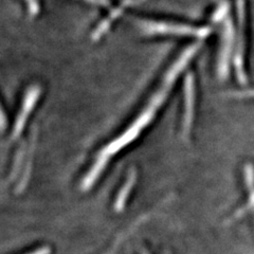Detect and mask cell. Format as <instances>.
<instances>
[{
    "mask_svg": "<svg viewBox=\"0 0 254 254\" xmlns=\"http://www.w3.org/2000/svg\"><path fill=\"white\" fill-rule=\"evenodd\" d=\"M142 1H145V0H133V1H132V4H138V3L142 2Z\"/></svg>",
    "mask_w": 254,
    "mask_h": 254,
    "instance_id": "9a60e30c",
    "label": "cell"
},
{
    "mask_svg": "<svg viewBox=\"0 0 254 254\" xmlns=\"http://www.w3.org/2000/svg\"><path fill=\"white\" fill-rule=\"evenodd\" d=\"M234 42V26L231 18H227L224 26L222 43L218 61V76L220 79H226L229 73V62L231 57L232 47Z\"/></svg>",
    "mask_w": 254,
    "mask_h": 254,
    "instance_id": "277c9868",
    "label": "cell"
},
{
    "mask_svg": "<svg viewBox=\"0 0 254 254\" xmlns=\"http://www.w3.org/2000/svg\"><path fill=\"white\" fill-rule=\"evenodd\" d=\"M237 16H238V33H237V46L234 58V66L236 70V75L238 82L241 84L247 83V75L244 69L245 59V26H246V6L245 0H236Z\"/></svg>",
    "mask_w": 254,
    "mask_h": 254,
    "instance_id": "3957f363",
    "label": "cell"
},
{
    "mask_svg": "<svg viewBox=\"0 0 254 254\" xmlns=\"http://www.w3.org/2000/svg\"><path fill=\"white\" fill-rule=\"evenodd\" d=\"M136 181H137V172L134 170H131L128 174V177H127L126 182L124 184L120 192H119L117 199L115 201V210L117 212H120L124 209L127 198H128L132 190V187L134 186V184H136Z\"/></svg>",
    "mask_w": 254,
    "mask_h": 254,
    "instance_id": "ba28073f",
    "label": "cell"
},
{
    "mask_svg": "<svg viewBox=\"0 0 254 254\" xmlns=\"http://www.w3.org/2000/svg\"><path fill=\"white\" fill-rule=\"evenodd\" d=\"M39 95H41V88L37 86H33L27 91L25 99H23L22 106L20 109V113L17 116V119H16V122L13 128V138L16 139L19 134L21 133L23 127H25L28 118L31 114L32 109L34 108L36 105V103L38 101Z\"/></svg>",
    "mask_w": 254,
    "mask_h": 254,
    "instance_id": "5b68a950",
    "label": "cell"
},
{
    "mask_svg": "<svg viewBox=\"0 0 254 254\" xmlns=\"http://www.w3.org/2000/svg\"><path fill=\"white\" fill-rule=\"evenodd\" d=\"M228 10H229V5L227 2H222L221 5L216 10L215 14L213 16L214 21H219L220 19H222L224 17H226L228 14Z\"/></svg>",
    "mask_w": 254,
    "mask_h": 254,
    "instance_id": "9c48e42d",
    "label": "cell"
},
{
    "mask_svg": "<svg viewBox=\"0 0 254 254\" xmlns=\"http://www.w3.org/2000/svg\"><path fill=\"white\" fill-rule=\"evenodd\" d=\"M244 174H245L246 185H247V187H248V192H249L248 203H247V205H244L242 209L235 212L233 214V216L230 218V221L240 218L241 216L244 215L246 211H248L250 209L253 211V214H254V168L251 163H248L245 165Z\"/></svg>",
    "mask_w": 254,
    "mask_h": 254,
    "instance_id": "52a82bcc",
    "label": "cell"
},
{
    "mask_svg": "<svg viewBox=\"0 0 254 254\" xmlns=\"http://www.w3.org/2000/svg\"><path fill=\"white\" fill-rule=\"evenodd\" d=\"M143 254H147V253H143Z\"/></svg>",
    "mask_w": 254,
    "mask_h": 254,
    "instance_id": "2e32d148",
    "label": "cell"
},
{
    "mask_svg": "<svg viewBox=\"0 0 254 254\" xmlns=\"http://www.w3.org/2000/svg\"><path fill=\"white\" fill-rule=\"evenodd\" d=\"M50 252H51L50 248L43 247V248H39V249L33 251V252L30 253V254H50Z\"/></svg>",
    "mask_w": 254,
    "mask_h": 254,
    "instance_id": "5bb4252c",
    "label": "cell"
},
{
    "mask_svg": "<svg viewBox=\"0 0 254 254\" xmlns=\"http://www.w3.org/2000/svg\"><path fill=\"white\" fill-rule=\"evenodd\" d=\"M140 29L148 35L154 34H168V35H182V36H195L205 37L210 34V28H194L190 26L177 25L170 22H157L142 20L139 22Z\"/></svg>",
    "mask_w": 254,
    "mask_h": 254,
    "instance_id": "7a4b0ae2",
    "label": "cell"
},
{
    "mask_svg": "<svg viewBox=\"0 0 254 254\" xmlns=\"http://www.w3.org/2000/svg\"><path fill=\"white\" fill-rule=\"evenodd\" d=\"M195 102L194 76L189 73L185 79V116H184V133L189 134L193 123Z\"/></svg>",
    "mask_w": 254,
    "mask_h": 254,
    "instance_id": "8992f818",
    "label": "cell"
},
{
    "mask_svg": "<svg viewBox=\"0 0 254 254\" xmlns=\"http://www.w3.org/2000/svg\"><path fill=\"white\" fill-rule=\"evenodd\" d=\"M232 95L235 98H254V89L236 91V92H233Z\"/></svg>",
    "mask_w": 254,
    "mask_h": 254,
    "instance_id": "30bf717a",
    "label": "cell"
},
{
    "mask_svg": "<svg viewBox=\"0 0 254 254\" xmlns=\"http://www.w3.org/2000/svg\"><path fill=\"white\" fill-rule=\"evenodd\" d=\"M84 1H87L92 4H97V5H102V6H108L109 1L108 0H84Z\"/></svg>",
    "mask_w": 254,
    "mask_h": 254,
    "instance_id": "7c38bea8",
    "label": "cell"
},
{
    "mask_svg": "<svg viewBox=\"0 0 254 254\" xmlns=\"http://www.w3.org/2000/svg\"><path fill=\"white\" fill-rule=\"evenodd\" d=\"M173 84L174 82L164 79L162 88L157 92L154 99L150 101L149 105L138 117L137 120L134 121L120 137L115 139L113 142H110L107 146H105L101 150L97 158V161L94 162L91 170L86 175V177L82 182L83 190H88L93 186L94 182L98 180L100 175L106 168V165L111 157L118 154V152H120L121 149H123L125 146L130 144L132 141L136 140L139 137L141 131L152 122L157 110L163 104V102L165 101L166 97H168V93L170 92Z\"/></svg>",
    "mask_w": 254,
    "mask_h": 254,
    "instance_id": "6da1fadb",
    "label": "cell"
},
{
    "mask_svg": "<svg viewBox=\"0 0 254 254\" xmlns=\"http://www.w3.org/2000/svg\"><path fill=\"white\" fill-rule=\"evenodd\" d=\"M5 125H6L5 116L3 114L1 107H0V131H2L5 128Z\"/></svg>",
    "mask_w": 254,
    "mask_h": 254,
    "instance_id": "4fadbf2b",
    "label": "cell"
},
{
    "mask_svg": "<svg viewBox=\"0 0 254 254\" xmlns=\"http://www.w3.org/2000/svg\"><path fill=\"white\" fill-rule=\"evenodd\" d=\"M25 1L27 2L28 4V7H29V12L32 14V15H35L38 13V4L36 2V0H25Z\"/></svg>",
    "mask_w": 254,
    "mask_h": 254,
    "instance_id": "8fae6325",
    "label": "cell"
}]
</instances>
